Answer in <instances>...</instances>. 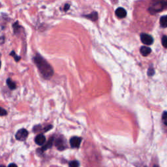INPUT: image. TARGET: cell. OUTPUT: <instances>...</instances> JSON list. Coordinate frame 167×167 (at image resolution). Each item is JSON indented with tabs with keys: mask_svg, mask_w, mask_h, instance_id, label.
<instances>
[{
	"mask_svg": "<svg viewBox=\"0 0 167 167\" xmlns=\"http://www.w3.org/2000/svg\"><path fill=\"white\" fill-rule=\"evenodd\" d=\"M34 62L45 78L49 79L52 77L54 74L53 69L43 57L37 54L34 57Z\"/></svg>",
	"mask_w": 167,
	"mask_h": 167,
	"instance_id": "6da1fadb",
	"label": "cell"
},
{
	"mask_svg": "<svg viewBox=\"0 0 167 167\" xmlns=\"http://www.w3.org/2000/svg\"><path fill=\"white\" fill-rule=\"evenodd\" d=\"M167 6V0H154L152 6L149 7V11L151 13H156L161 11Z\"/></svg>",
	"mask_w": 167,
	"mask_h": 167,
	"instance_id": "7a4b0ae2",
	"label": "cell"
},
{
	"mask_svg": "<svg viewBox=\"0 0 167 167\" xmlns=\"http://www.w3.org/2000/svg\"><path fill=\"white\" fill-rule=\"evenodd\" d=\"M28 136V131L25 129H21L17 131L15 135L16 140L20 141H24Z\"/></svg>",
	"mask_w": 167,
	"mask_h": 167,
	"instance_id": "3957f363",
	"label": "cell"
},
{
	"mask_svg": "<svg viewBox=\"0 0 167 167\" xmlns=\"http://www.w3.org/2000/svg\"><path fill=\"white\" fill-rule=\"evenodd\" d=\"M140 39L143 43L146 45H151L154 43L153 37L146 33H142L140 35Z\"/></svg>",
	"mask_w": 167,
	"mask_h": 167,
	"instance_id": "277c9868",
	"label": "cell"
},
{
	"mask_svg": "<svg viewBox=\"0 0 167 167\" xmlns=\"http://www.w3.org/2000/svg\"><path fill=\"white\" fill-rule=\"evenodd\" d=\"M82 143V138L78 137H73L70 139V145L73 148H78Z\"/></svg>",
	"mask_w": 167,
	"mask_h": 167,
	"instance_id": "5b68a950",
	"label": "cell"
},
{
	"mask_svg": "<svg viewBox=\"0 0 167 167\" xmlns=\"http://www.w3.org/2000/svg\"><path fill=\"white\" fill-rule=\"evenodd\" d=\"M55 145L59 150H63L66 148V144L63 138H58L55 143Z\"/></svg>",
	"mask_w": 167,
	"mask_h": 167,
	"instance_id": "8992f818",
	"label": "cell"
},
{
	"mask_svg": "<svg viewBox=\"0 0 167 167\" xmlns=\"http://www.w3.org/2000/svg\"><path fill=\"white\" fill-rule=\"evenodd\" d=\"M116 16H118V18L120 19H123L125 18V16H126L127 15V12L126 11H125L123 8L122 7H119L118 8V9H117L116 10V12H115Z\"/></svg>",
	"mask_w": 167,
	"mask_h": 167,
	"instance_id": "52a82bcc",
	"label": "cell"
},
{
	"mask_svg": "<svg viewBox=\"0 0 167 167\" xmlns=\"http://www.w3.org/2000/svg\"><path fill=\"white\" fill-rule=\"evenodd\" d=\"M35 143L39 146H42L45 144L46 142V137L43 135H39L35 138Z\"/></svg>",
	"mask_w": 167,
	"mask_h": 167,
	"instance_id": "ba28073f",
	"label": "cell"
},
{
	"mask_svg": "<svg viewBox=\"0 0 167 167\" xmlns=\"http://www.w3.org/2000/svg\"><path fill=\"white\" fill-rule=\"evenodd\" d=\"M151 52H152V50L149 47L142 46L140 48V53L144 56H147L148 55H149L150 53H151Z\"/></svg>",
	"mask_w": 167,
	"mask_h": 167,
	"instance_id": "9c48e42d",
	"label": "cell"
},
{
	"mask_svg": "<svg viewBox=\"0 0 167 167\" xmlns=\"http://www.w3.org/2000/svg\"><path fill=\"white\" fill-rule=\"evenodd\" d=\"M7 84L8 86H9V88L11 89H14L16 88V87L15 82H14L13 81H12L10 78L7 79Z\"/></svg>",
	"mask_w": 167,
	"mask_h": 167,
	"instance_id": "30bf717a",
	"label": "cell"
},
{
	"mask_svg": "<svg viewBox=\"0 0 167 167\" xmlns=\"http://www.w3.org/2000/svg\"><path fill=\"white\" fill-rule=\"evenodd\" d=\"M86 17L92 20H97V19H98V14L96 12H94L91 14H89V15H87V16H85Z\"/></svg>",
	"mask_w": 167,
	"mask_h": 167,
	"instance_id": "8fae6325",
	"label": "cell"
},
{
	"mask_svg": "<svg viewBox=\"0 0 167 167\" xmlns=\"http://www.w3.org/2000/svg\"><path fill=\"white\" fill-rule=\"evenodd\" d=\"M160 24H161V26L163 28H166L167 27V19H166V16H162L160 19Z\"/></svg>",
	"mask_w": 167,
	"mask_h": 167,
	"instance_id": "7c38bea8",
	"label": "cell"
},
{
	"mask_svg": "<svg viewBox=\"0 0 167 167\" xmlns=\"http://www.w3.org/2000/svg\"><path fill=\"white\" fill-rule=\"evenodd\" d=\"M69 167H79L80 163L77 161H72L69 164Z\"/></svg>",
	"mask_w": 167,
	"mask_h": 167,
	"instance_id": "4fadbf2b",
	"label": "cell"
},
{
	"mask_svg": "<svg viewBox=\"0 0 167 167\" xmlns=\"http://www.w3.org/2000/svg\"><path fill=\"white\" fill-rule=\"evenodd\" d=\"M53 140H54V138H51V140H50L48 141V144H46V145L43 148V150H46V149H48V148H51V147L52 146V141H53Z\"/></svg>",
	"mask_w": 167,
	"mask_h": 167,
	"instance_id": "5bb4252c",
	"label": "cell"
},
{
	"mask_svg": "<svg viewBox=\"0 0 167 167\" xmlns=\"http://www.w3.org/2000/svg\"><path fill=\"white\" fill-rule=\"evenodd\" d=\"M162 120L163 123L167 126V112H164L162 116Z\"/></svg>",
	"mask_w": 167,
	"mask_h": 167,
	"instance_id": "9a60e30c",
	"label": "cell"
},
{
	"mask_svg": "<svg viewBox=\"0 0 167 167\" xmlns=\"http://www.w3.org/2000/svg\"><path fill=\"white\" fill-rule=\"evenodd\" d=\"M162 45L164 48H167V36H163L162 38Z\"/></svg>",
	"mask_w": 167,
	"mask_h": 167,
	"instance_id": "2e32d148",
	"label": "cell"
},
{
	"mask_svg": "<svg viewBox=\"0 0 167 167\" xmlns=\"http://www.w3.org/2000/svg\"><path fill=\"white\" fill-rule=\"evenodd\" d=\"M10 55L12 56H13V57H14V60H15V61H16V62H19V61L20 60V56H18L17 55H16V54L14 53V51L11 52V53L10 54Z\"/></svg>",
	"mask_w": 167,
	"mask_h": 167,
	"instance_id": "e0dca14e",
	"label": "cell"
},
{
	"mask_svg": "<svg viewBox=\"0 0 167 167\" xmlns=\"http://www.w3.org/2000/svg\"><path fill=\"white\" fill-rule=\"evenodd\" d=\"M154 74V70L153 69H151L150 68L149 70H148V75H149V76H152V75Z\"/></svg>",
	"mask_w": 167,
	"mask_h": 167,
	"instance_id": "ac0fdd59",
	"label": "cell"
},
{
	"mask_svg": "<svg viewBox=\"0 0 167 167\" xmlns=\"http://www.w3.org/2000/svg\"><path fill=\"white\" fill-rule=\"evenodd\" d=\"M7 111L5 109H3V108H2V110H1V116H3L5 115H7Z\"/></svg>",
	"mask_w": 167,
	"mask_h": 167,
	"instance_id": "d6986e66",
	"label": "cell"
},
{
	"mask_svg": "<svg viewBox=\"0 0 167 167\" xmlns=\"http://www.w3.org/2000/svg\"><path fill=\"white\" fill-rule=\"evenodd\" d=\"M69 7H70V5H69V4H66L65 5V7H64V10L66 11H67L69 9Z\"/></svg>",
	"mask_w": 167,
	"mask_h": 167,
	"instance_id": "ffe728a7",
	"label": "cell"
},
{
	"mask_svg": "<svg viewBox=\"0 0 167 167\" xmlns=\"http://www.w3.org/2000/svg\"><path fill=\"white\" fill-rule=\"evenodd\" d=\"M8 167H17V165L15 164L14 163H11L9 166H8Z\"/></svg>",
	"mask_w": 167,
	"mask_h": 167,
	"instance_id": "44dd1931",
	"label": "cell"
},
{
	"mask_svg": "<svg viewBox=\"0 0 167 167\" xmlns=\"http://www.w3.org/2000/svg\"><path fill=\"white\" fill-rule=\"evenodd\" d=\"M154 167H158V166H157V165H155Z\"/></svg>",
	"mask_w": 167,
	"mask_h": 167,
	"instance_id": "7402d4cb",
	"label": "cell"
},
{
	"mask_svg": "<svg viewBox=\"0 0 167 167\" xmlns=\"http://www.w3.org/2000/svg\"><path fill=\"white\" fill-rule=\"evenodd\" d=\"M1 167H5V166H1Z\"/></svg>",
	"mask_w": 167,
	"mask_h": 167,
	"instance_id": "603a6c76",
	"label": "cell"
},
{
	"mask_svg": "<svg viewBox=\"0 0 167 167\" xmlns=\"http://www.w3.org/2000/svg\"><path fill=\"white\" fill-rule=\"evenodd\" d=\"M166 16V19H167V16Z\"/></svg>",
	"mask_w": 167,
	"mask_h": 167,
	"instance_id": "cb8c5ba5",
	"label": "cell"
}]
</instances>
